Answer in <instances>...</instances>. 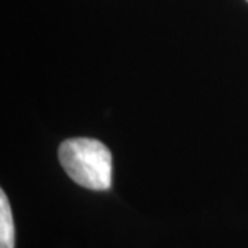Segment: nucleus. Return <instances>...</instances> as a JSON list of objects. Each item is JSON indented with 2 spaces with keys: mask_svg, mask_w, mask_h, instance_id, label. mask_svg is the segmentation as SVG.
Returning a JSON list of instances; mask_svg holds the SVG:
<instances>
[{
  "mask_svg": "<svg viewBox=\"0 0 248 248\" xmlns=\"http://www.w3.org/2000/svg\"><path fill=\"white\" fill-rule=\"evenodd\" d=\"M16 247V228L13 213L4 190H0V248Z\"/></svg>",
  "mask_w": 248,
  "mask_h": 248,
  "instance_id": "2",
  "label": "nucleus"
},
{
  "mask_svg": "<svg viewBox=\"0 0 248 248\" xmlns=\"http://www.w3.org/2000/svg\"><path fill=\"white\" fill-rule=\"evenodd\" d=\"M247 1H248V0H247Z\"/></svg>",
  "mask_w": 248,
  "mask_h": 248,
  "instance_id": "3",
  "label": "nucleus"
},
{
  "mask_svg": "<svg viewBox=\"0 0 248 248\" xmlns=\"http://www.w3.org/2000/svg\"><path fill=\"white\" fill-rule=\"evenodd\" d=\"M58 159L73 182L90 190L112 186V153L94 138H71L61 143Z\"/></svg>",
  "mask_w": 248,
  "mask_h": 248,
  "instance_id": "1",
  "label": "nucleus"
}]
</instances>
